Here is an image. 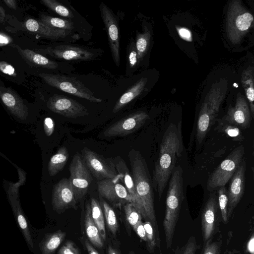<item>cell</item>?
I'll return each instance as SVG.
<instances>
[{
	"instance_id": "60d3db41",
	"label": "cell",
	"mask_w": 254,
	"mask_h": 254,
	"mask_svg": "<svg viewBox=\"0 0 254 254\" xmlns=\"http://www.w3.org/2000/svg\"><path fill=\"white\" fill-rule=\"evenodd\" d=\"M0 71L11 76H16L14 67L8 63L4 61H0Z\"/></svg>"
},
{
	"instance_id": "ffe728a7",
	"label": "cell",
	"mask_w": 254,
	"mask_h": 254,
	"mask_svg": "<svg viewBox=\"0 0 254 254\" xmlns=\"http://www.w3.org/2000/svg\"><path fill=\"white\" fill-rule=\"evenodd\" d=\"M246 161L244 158L231 179L228 190V218L229 219L242 197L245 186Z\"/></svg>"
},
{
	"instance_id": "7bdbcfd3",
	"label": "cell",
	"mask_w": 254,
	"mask_h": 254,
	"mask_svg": "<svg viewBox=\"0 0 254 254\" xmlns=\"http://www.w3.org/2000/svg\"><path fill=\"white\" fill-rule=\"evenodd\" d=\"M138 236L144 241L147 242L145 230L142 221L137 224L133 228Z\"/></svg>"
},
{
	"instance_id": "f6af8a7d",
	"label": "cell",
	"mask_w": 254,
	"mask_h": 254,
	"mask_svg": "<svg viewBox=\"0 0 254 254\" xmlns=\"http://www.w3.org/2000/svg\"><path fill=\"white\" fill-rule=\"evenodd\" d=\"M12 42V39L6 34L0 32V46L9 44Z\"/></svg>"
},
{
	"instance_id": "f1b7e54d",
	"label": "cell",
	"mask_w": 254,
	"mask_h": 254,
	"mask_svg": "<svg viewBox=\"0 0 254 254\" xmlns=\"http://www.w3.org/2000/svg\"><path fill=\"white\" fill-rule=\"evenodd\" d=\"M90 204L92 219L99 230L102 240H105L106 233L104 217L101 206L98 201L93 197L91 198Z\"/></svg>"
},
{
	"instance_id": "30bf717a",
	"label": "cell",
	"mask_w": 254,
	"mask_h": 254,
	"mask_svg": "<svg viewBox=\"0 0 254 254\" xmlns=\"http://www.w3.org/2000/svg\"><path fill=\"white\" fill-rule=\"evenodd\" d=\"M68 169V180L77 202L87 193L92 181L91 174L79 152L73 156Z\"/></svg>"
},
{
	"instance_id": "ba28073f",
	"label": "cell",
	"mask_w": 254,
	"mask_h": 254,
	"mask_svg": "<svg viewBox=\"0 0 254 254\" xmlns=\"http://www.w3.org/2000/svg\"><path fill=\"white\" fill-rule=\"evenodd\" d=\"M39 76L48 85L63 91L92 102H102L101 99L97 98L94 92L75 78L45 73L39 74Z\"/></svg>"
},
{
	"instance_id": "836d02e7",
	"label": "cell",
	"mask_w": 254,
	"mask_h": 254,
	"mask_svg": "<svg viewBox=\"0 0 254 254\" xmlns=\"http://www.w3.org/2000/svg\"><path fill=\"white\" fill-rule=\"evenodd\" d=\"M102 206L108 227L112 233L115 235L118 228V224L115 211L105 201H102Z\"/></svg>"
},
{
	"instance_id": "d590c367",
	"label": "cell",
	"mask_w": 254,
	"mask_h": 254,
	"mask_svg": "<svg viewBox=\"0 0 254 254\" xmlns=\"http://www.w3.org/2000/svg\"><path fill=\"white\" fill-rule=\"evenodd\" d=\"M218 199L222 220L225 223H227L228 220L227 215L228 197L227 190L225 186L219 188Z\"/></svg>"
},
{
	"instance_id": "4316f807",
	"label": "cell",
	"mask_w": 254,
	"mask_h": 254,
	"mask_svg": "<svg viewBox=\"0 0 254 254\" xmlns=\"http://www.w3.org/2000/svg\"><path fill=\"white\" fill-rule=\"evenodd\" d=\"M85 228L87 237L91 244L98 248H102L104 245L99 230L92 219L90 204L89 203L86 207Z\"/></svg>"
},
{
	"instance_id": "e0dca14e",
	"label": "cell",
	"mask_w": 254,
	"mask_h": 254,
	"mask_svg": "<svg viewBox=\"0 0 254 254\" xmlns=\"http://www.w3.org/2000/svg\"><path fill=\"white\" fill-rule=\"evenodd\" d=\"M66 236L60 230L54 231L35 229L33 254H54Z\"/></svg>"
},
{
	"instance_id": "44dd1931",
	"label": "cell",
	"mask_w": 254,
	"mask_h": 254,
	"mask_svg": "<svg viewBox=\"0 0 254 254\" xmlns=\"http://www.w3.org/2000/svg\"><path fill=\"white\" fill-rule=\"evenodd\" d=\"M217 208L215 195L210 196L201 213L202 234L204 243L210 241L214 233Z\"/></svg>"
},
{
	"instance_id": "74e56055",
	"label": "cell",
	"mask_w": 254,
	"mask_h": 254,
	"mask_svg": "<svg viewBox=\"0 0 254 254\" xmlns=\"http://www.w3.org/2000/svg\"><path fill=\"white\" fill-rule=\"evenodd\" d=\"M220 129L231 137L242 139L240 130L236 126L219 121Z\"/></svg>"
},
{
	"instance_id": "484cf974",
	"label": "cell",
	"mask_w": 254,
	"mask_h": 254,
	"mask_svg": "<svg viewBox=\"0 0 254 254\" xmlns=\"http://www.w3.org/2000/svg\"><path fill=\"white\" fill-rule=\"evenodd\" d=\"M147 82V78L146 77H142L137 81L117 101L113 109L112 112L114 114L118 112L138 96L143 90Z\"/></svg>"
},
{
	"instance_id": "b9f144b4",
	"label": "cell",
	"mask_w": 254,
	"mask_h": 254,
	"mask_svg": "<svg viewBox=\"0 0 254 254\" xmlns=\"http://www.w3.org/2000/svg\"><path fill=\"white\" fill-rule=\"evenodd\" d=\"M196 245L195 238L191 237L189 240L182 254H195Z\"/></svg>"
},
{
	"instance_id": "f907efd6",
	"label": "cell",
	"mask_w": 254,
	"mask_h": 254,
	"mask_svg": "<svg viewBox=\"0 0 254 254\" xmlns=\"http://www.w3.org/2000/svg\"><path fill=\"white\" fill-rule=\"evenodd\" d=\"M108 254H118L117 251L111 246L109 247Z\"/></svg>"
},
{
	"instance_id": "f35d334b",
	"label": "cell",
	"mask_w": 254,
	"mask_h": 254,
	"mask_svg": "<svg viewBox=\"0 0 254 254\" xmlns=\"http://www.w3.org/2000/svg\"><path fill=\"white\" fill-rule=\"evenodd\" d=\"M57 254H80V252L73 242L67 240L60 248Z\"/></svg>"
},
{
	"instance_id": "8fae6325",
	"label": "cell",
	"mask_w": 254,
	"mask_h": 254,
	"mask_svg": "<svg viewBox=\"0 0 254 254\" xmlns=\"http://www.w3.org/2000/svg\"><path fill=\"white\" fill-rule=\"evenodd\" d=\"M81 156L90 173L96 179L100 181L118 176L111 159L105 158L86 147L82 149Z\"/></svg>"
},
{
	"instance_id": "7402d4cb",
	"label": "cell",
	"mask_w": 254,
	"mask_h": 254,
	"mask_svg": "<svg viewBox=\"0 0 254 254\" xmlns=\"http://www.w3.org/2000/svg\"><path fill=\"white\" fill-rule=\"evenodd\" d=\"M111 160L117 173L120 176L122 183L131 198L132 204L139 212V202L136 194L133 179L126 162L120 156L112 158Z\"/></svg>"
},
{
	"instance_id": "bcb514c9",
	"label": "cell",
	"mask_w": 254,
	"mask_h": 254,
	"mask_svg": "<svg viewBox=\"0 0 254 254\" xmlns=\"http://www.w3.org/2000/svg\"><path fill=\"white\" fill-rule=\"evenodd\" d=\"M84 244L88 254H100L88 240H85Z\"/></svg>"
},
{
	"instance_id": "3957f363",
	"label": "cell",
	"mask_w": 254,
	"mask_h": 254,
	"mask_svg": "<svg viewBox=\"0 0 254 254\" xmlns=\"http://www.w3.org/2000/svg\"><path fill=\"white\" fill-rule=\"evenodd\" d=\"M228 81L221 78L214 83L201 104L196 127V141L200 144L213 125L227 91Z\"/></svg>"
},
{
	"instance_id": "4fadbf2b",
	"label": "cell",
	"mask_w": 254,
	"mask_h": 254,
	"mask_svg": "<svg viewBox=\"0 0 254 254\" xmlns=\"http://www.w3.org/2000/svg\"><path fill=\"white\" fill-rule=\"evenodd\" d=\"M101 16L107 32L112 59L117 66L120 64V46L118 21L113 11L105 3L99 6Z\"/></svg>"
},
{
	"instance_id": "603a6c76",
	"label": "cell",
	"mask_w": 254,
	"mask_h": 254,
	"mask_svg": "<svg viewBox=\"0 0 254 254\" xmlns=\"http://www.w3.org/2000/svg\"><path fill=\"white\" fill-rule=\"evenodd\" d=\"M24 26L29 32L53 40H62L71 35L70 32L51 28L34 19L27 20L24 22Z\"/></svg>"
},
{
	"instance_id": "5b68a950",
	"label": "cell",
	"mask_w": 254,
	"mask_h": 254,
	"mask_svg": "<svg viewBox=\"0 0 254 254\" xmlns=\"http://www.w3.org/2000/svg\"><path fill=\"white\" fill-rule=\"evenodd\" d=\"M25 178L24 175L20 176V180L16 183L4 181V188L16 222L29 250L32 253L36 229L31 225L22 210L19 195V188L24 183Z\"/></svg>"
},
{
	"instance_id": "9c48e42d",
	"label": "cell",
	"mask_w": 254,
	"mask_h": 254,
	"mask_svg": "<svg viewBox=\"0 0 254 254\" xmlns=\"http://www.w3.org/2000/svg\"><path fill=\"white\" fill-rule=\"evenodd\" d=\"M0 99L17 122L24 125H32L36 121L33 112L12 89L0 86Z\"/></svg>"
},
{
	"instance_id": "816d5d0a",
	"label": "cell",
	"mask_w": 254,
	"mask_h": 254,
	"mask_svg": "<svg viewBox=\"0 0 254 254\" xmlns=\"http://www.w3.org/2000/svg\"><path fill=\"white\" fill-rule=\"evenodd\" d=\"M133 254V253H131V254Z\"/></svg>"
},
{
	"instance_id": "8992f818",
	"label": "cell",
	"mask_w": 254,
	"mask_h": 254,
	"mask_svg": "<svg viewBox=\"0 0 254 254\" xmlns=\"http://www.w3.org/2000/svg\"><path fill=\"white\" fill-rule=\"evenodd\" d=\"M254 17L239 0L232 1L228 7L226 31L230 41L239 43L253 25Z\"/></svg>"
},
{
	"instance_id": "f546056e",
	"label": "cell",
	"mask_w": 254,
	"mask_h": 254,
	"mask_svg": "<svg viewBox=\"0 0 254 254\" xmlns=\"http://www.w3.org/2000/svg\"><path fill=\"white\" fill-rule=\"evenodd\" d=\"M39 21L51 28L57 29L71 32L74 29V25L72 21L58 17L42 15L39 16Z\"/></svg>"
},
{
	"instance_id": "d4e9b609",
	"label": "cell",
	"mask_w": 254,
	"mask_h": 254,
	"mask_svg": "<svg viewBox=\"0 0 254 254\" xmlns=\"http://www.w3.org/2000/svg\"><path fill=\"white\" fill-rule=\"evenodd\" d=\"M69 158V153L65 146L59 148L49 159L46 169L49 177H54L61 171L66 165Z\"/></svg>"
},
{
	"instance_id": "ac0fdd59",
	"label": "cell",
	"mask_w": 254,
	"mask_h": 254,
	"mask_svg": "<svg viewBox=\"0 0 254 254\" xmlns=\"http://www.w3.org/2000/svg\"><path fill=\"white\" fill-rule=\"evenodd\" d=\"M252 114L245 98L240 93L237 96L235 105L230 106L226 114L219 121L242 129L248 128L252 121Z\"/></svg>"
},
{
	"instance_id": "6da1fadb",
	"label": "cell",
	"mask_w": 254,
	"mask_h": 254,
	"mask_svg": "<svg viewBox=\"0 0 254 254\" xmlns=\"http://www.w3.org/2000/svg\"><path fill=\"white\" fill-rule=\"evenodd\" d=\"M183 150L182 122L171 123L164 132L158 158L153 172L152 184L160 198L175 168L177 159Z\"/></svg>"
},
{
	"instance_id": "e575fe53",
	"label": "cell",
	"mask_w": 254,
	"mask_h": 254,
	"mask_svg": "<svg viewBox=\"0 0 254 254\" xmlns=\"http://www.w3.org/2000/svg\"><path fill=\"white\" fill-rule=\"evenodd\" d=\"M124 208L127 220L133 228L142 221L141 214L131 203H127Z\"/></svg>"
},
{
	"instance_id": "4dcf8cb0",
	"label": "cell",
	"mask_w": 254,
	"mask_h": 254,
	"mask_svg": "<svg viewBox=\"0 0 254 254\" xmlns=\"http://www.w3.org/2000/svg\"><path fill=\"white\" fill-rule=\"evenodd\" d=\"M150 38V32L147 29H145L142 33L136 34L135 42L137 53L138 64L140 62L148 50Z\"/></svg>"
},
{
	"instance_id": "d6a6232c",
	"label": "cell",
	"mask_w": 254,
	"mask_h": 254,
	"mask_svg": "<svg viewBox=\"0 0 254 254\" xmlns=\"http://www.w3.org/2000/svg\"><path fill=\"white\" fill-rule=\"evenodd\" d=\"M41 3L60 16L69 19L73 18L72 12L56 0H41Z\"/></svg>"
},
{
	"instance_id": "c3c4849f",
	"label": "cell",
	"mask_w": 254,
	"mask_h": 254,
	"mask_svg": "<svg viewBox=\"0 0 254 254\" xmlns=\"http://www.w3.org/2000/svg\"><path fill=\"white\" fill-rule=\"evenodd\" d=\"M3 2L9 8L16 9L17 7L16 1L15 0H4Z\"/></svg>"
},
{
	"instance_id": "7dc6e473",
	"label": "cell",
	"mask_w": 254,
	"mask_h": 254,
	"mask_svg": "<svg viewBox=\"0 0 254 254\" xmlns=\"http://www.w3.org/2000/svg\"><path fill=\"white\" fill-rule=\"evenodd\" d=\"M248 250L251 254H254V237L252 235L247 245Z\"/></svg>"
},
{
	"instance_id": "277c9868",
	"label": "cell",
	"mask_w": 254,
	"mask_h": 254,
	"mask_svg": "<svg viewBox=\"0 0 254 254\" xmlns=\"http://www.w3.org/2000/svg\"><path fill=\"white\" fill-rule=\"evenodd\" d=\"M183 169L180 165L176 166L169 181L166 200V211L163 221L167 247L172 245V240L184 199Z\"/></svg>"
},
{
	"instance_id": "52a82bcc",
	"label": "cell",
	"mask_w": 254,
	"mask_h": 254,
	"mask_svg": "<svg viewBox=\"0 0 254 254\" xmlns=\"http://www.w3.org/2000/svg\"><path fill=\"white\" fill-rule=\"evenodd\" d=\"M244 153L243 145L238 146L230 153L209 176L207 182L208 190L213 191L225 186L239 166Z\"/></svg>"
},
{
	"instance_id": "ee69618b",
	"label": "cell",
	"mask_w": 254,
	"mask_h": 254,
	"mask_svg": "<svg viewBox=\"0 0 254 254\" xmlns=\"http://www.w3.org/2000/svg\"><path fill=\"white\" fill-rule=\"evenodd\" d=\"M177 30L180 36L182 39L188 41H191V34L189 29L184 27H177Z\"/></svg>"
},
{
	"instance_id": "5bb4252c",
	"label": "cell",
	"mask_w": 254,
	"mask_h": 254,
	"mask_svg": "<svg viewBox=\"0 0 254 254\" xmlns=\"http://www.w3.org/2000/svg\"><path fill=\"white\" fill-rule=\"evenodd\" d=\"M47 108L53 113L68 118L88 116V110L83 105L71 98L54 94L49 98Z\"/></svg>"
},
{
	"instance_id": "681fc988",
	"label": "cell",
	"mask_w": 254,
	"mask_h": 254,
	"mask_svg": "<svg viewBox=\"0 0 254 254\" xmlns=\"http://www.w3.org/2000/svg\"><path fill=\"white\" fill-rule=\"evenodd\" d=\"M5 10L4 8L0 5V23H4L5 21Z\"/></svg>"
},
{
	"instance_id": "83f0119b",
	"label": "cell",
	"mask_w": 254,
	"mask_h": 254,
	"mask_svg": "<svg viewBox=\"0 0 254 254\" xmlns=\"http://www.w3.org/2000/svg\"><path fill=\"white\" fill-rule=\"evenodd\" d=\"M254 67L249 66L244 69L241 75V82L250 106L252 118L254 116Z\"/></svg>"
},
{
	"instance_id": "7c38bea8",
	"label": "cell",
	"mask_w": 254,
	"mask_h": 254,
	"mask_svg": "<svg viewBox=\"0 0 254 254\" xmlns=\"http://www.w3.org/2000/svg\"><path fill=\"white\" fill-rule=\"evenodd\" d=\"M50 203L52 210L58 214L76 207L77 202L68 179L63 178L53 185Z\"/></svg>"
},
{
	"instance_id": "d6986e66",
	"label": "cell",
	"mask_w": 254,
	"mask_h": 254,
	"mask_svg": "<svg viewBox=\"0 0 254 254\" xmlns=\"http://www.w3.org/2000/svg\"><path fill=\"white\" fill-rule=\"evenodd\" d=\"M121 182H122L119 174L114 178L99 181L97 190L100 195L111 202L125 201L132 203L129 194Z\"/></svg>"
},
{
	"instance_id": "1f68e13d",
	"label": "cell",
	"mask_w": 254,
	"mask_h": 254,
	"mask_svg": "<svg viewBox=\"0 0 254 254\" xmlns=\"http://www.w3.org/2000/svg\"><path fill=\"white\" fill-rule=\"evenodd\" d=\"M138 64L135 42L130 38L127 49V74H129Z\"/></svg>"
},
{
	"instance_id": "9a60e30c",
	"label": "cell",
	"mask_w": 254,
	"mask_h": 254,
	"mask_svg": "<svg viewBox=\"0 0 254 254\" xmlns=\"http://www.w3.org/2000/svg\"><path fill=\"white\" fill-rule=\"evenodd\" d=\"M149 118L144 111H137L116 122L105 129L103 135L105 137L125 136L141 127Z\"/></svg>"
},
{
	"instance_id": "2e32d148",
	"label": "cell",
	"mask_w": 254,
	"mask_h": 254,
	"mask_svg": "<svg viewBox=\"0 0 254 254\" xmlns=\"http://www.w3.org/2000/svg\"><path fill=\"white\" fill-rule=\"evenodd\" d=\"M42 54L65 61H86L93 59L95 54L88 49L71 45H58L38 50Z\"/></svg>"
},
{
	"instance_id": "7a4b0ae2",
	"label": "cell",
	"mask_w": 254,
	"mask_h": 254,
	"mask_svg": "<svg viewBox=\"0 0 254 254\" xmlns=\"http://www.w3.org/2000/svg\"><path fill=\"white\" fill-rule=\"evenodd\" d=\"M128 157L139 212L145 221L150 222L154 228L157 229L152 184L146 163L141 153L133 148L128 152Z\"/></svg>"
},
{
	"instance_id": "cb8c5ba5",
	"label": "cell",
	"mask_w": 254,
	"mask_h": 254,
	"mask_svg": "<svg viewBox=\"0 0 254 254\" xmlns=\"http://www.w3.org/2000/svg\"><path fill=\"white\" fill-rule=\"evenodd\" d=\"M21 57L30 65L42 68L55 69L58 67L57 62L29 49H23L14 45Z\"/></svg>"
},
{
	"instance_id": "8d00e7d4",
	"label": "cell",
	"mask_w": 254,
	"mask_h": 254,
	"mask_svg": "<svg viewBox=\"0 0 254 254\" xmlns=\"http://www.w3.org/2000/svg\"><path fill=\"white\" fill-rule=\"evenodd\" d=\"M143 225L147 238V247L148 250L150 253H152L154 251L156 244L154 227L151 223L147 221H145V222L143 223Z\"/></svg>"
},
{
	"instance_id": "ab89813d",
	"label": "cell",
	"mask_w": 254,
	"mask_h": 254,
	"mask_svg": "<svg viewBox=\"0 0 254 254\" xmlns=\"http://www.w3.org/2000/svg\"><path fill=\"white\" fill-rule=\"evenodd\" d=\"M220 247L218 242L208 241L206 243L202 254H219Z\"/></svg>"
}]
</instances>
